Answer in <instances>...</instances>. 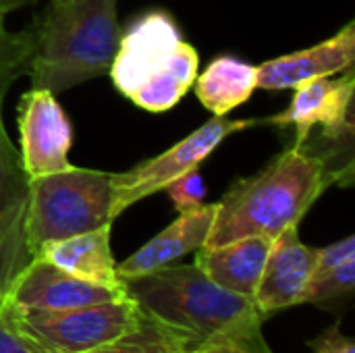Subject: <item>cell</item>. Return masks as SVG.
Returning a JSON list of instances; mask_svg holds the SVG:
<instances>
[{"label":"cell","mask_w":355,"mask_h":353,"mask_svg":"<svg viewBox=\"0 0 355 353\" xmlns=\"http://www.w3.org/2000/svg\"><path fill=\"white\" fill-rule=\"evenodd\" d=\"M123 285L127 298L185 352L233 343L256 353H272L262 337L264 316L256 304L220 287L196 264L164 266Z\"/></svg>","instance_id":"obj_1"},{"label":"cell","mask_w":355,"mask_h":353,"mask_svg":"<svg viewBox=\"0 0 355 353\" xmlns=\"http://www.w3.org/2000/svg\"><path fill=\"white\" fill-rule=\"evenodd\" d=\"M339 179L327 160L308 148L291 146L258 175L239 179L220 202L204 248L243 237L277 239L302 223L314 202Z\"/></svg>","instance_id":"obj_2"},{"label":"cell","mask_w":355,"mask_h":353,"mask_svg":"<svg viewBox=\"0 0 355 353\" xmlns=\"http://www.w3.org/2000/svg\"><path fill=\"white\" fill-rule=\"evenodd\" d=\"M116 0H50L31 35V87L52 94L110 71L121 40Z\"/></svg>","instance_id":"obj_3"},{"label":"cell","mask_w":355,"mask_h":353,"mask_svg":"<svg viewBox=\"0 0 355 353\" xmlns=\"http://www.w3.org/2000/svg\"><path fill=\"white\" fill-rule=\"evenodd\" d=\"M198 50L166 10H148L121 31L110 64L114 87L148 112H164L181 102L198 77Z\"/></svg>","instance_id":"obj_4"},{"label":"cell","mask_w":355,"mask_h":353,"mask_svg":"<svg viewBox=\"0 0 355 353\" xmlns=\"http://www.w3.org/2000/svg\"><path fill=\"white\" fill-rule=\"evenodd\" d=\"M114 218V173L71 164L29 179L27 246L33 258L44 243L96 231Z\"/></svg>","instance_id":"obj_5"},{"label":"cell","mask_w":355,"mask_h":353,"mask_svg":"<svg viewBox=\"0 0 355 353\" xmlns=\"http://www.w3.org/2000/svg\"><path fill=\"white\" fill-rule=\"evenodd\" d=\"M15 327L44 353H89L139 333L148 316L131 298L73 310H12Z\"/></svg>","instance_id":"obj_6"},{"label":"cell","mask_w":355,"mask_h":353,"mask_svg":"<svg viewBox=\"0 0 355 353\" xmlns=\"http://www.w3.org/2000/svg\"><path fill=\"white\" fill-rule=\"evenodd\" d=\"M266 125V119H227L214 117L166 152L148 158L125 173H114V216L156 191H164L171 181L198 169L229 135L250 127Z\"/></svg>","instance_id":"obj_7"},{"label":"cell","mask_w":355,"mask_h":353,"mask_svg":"<svg viewBox=\"0 0 355 353\" xmlns=\"http://www.w3.org/2000/svg\"><path fill=\"white\" fill-rule=\"evenodd\" d=\"M354 89L355 77L352 69L337 79H310L295 87L291 104L283 112L268 117L266 125L293 127V146H302L306 139H310L314 127H322L320 139H354Z\"/></svg>","instance_id":"obj_8"},{"label":"cell","mask_w":355,"mask_h":353,"mask_svg":"<svg viewBox=\"0 0 355 353\" xmlns=\"http://www.w3.org/2000/svg\"><path fill=\"white\" fill-rule=\"evenodd\" d=\"M73 129L56 102V94L31 87L19 102V156L29 179L71 166Z\"/></svg>","instance_id":"obj_9"},{"label":"cell","mask_w":355,"mask_h":353,"mask_svg":"<svg viewBox=\"0 0 355 353\" xmlns=\"http://www.w3.org/2000/svg\"><path fill=\"white\" fill-rule=\"evenodd\" d=\"M6 89H0V291L4 293L10 281L33 260L27 246V206L29 177L23 169L19 150L10 141L2 121V100Z\"/></svg>","instance_id":"obj_10"},{"label":"cell","mask_w":355,"mask_h":353,"mask_svg":"<svg viewBox=\"0 0 355 353\" xmlns=\"http://www.w3.org/2000/svg\"><path fill=\"white\" fill-rule=\"evenodd\" d=\"M125 287H106L79 279L44 258H33L6 287L4 302L12 310H73L125 298Z\"/></svg>","instance_id":"obj_11"},{"label":"cell","mask_w":355,"mask_h":353,"mask_svg":"<svg viewBox=\"0 0 355 353\" xmlns=\"http://www.w3.org/2000/svg\"><path fill=\"white\" fill-rule=\"evenodd\" d=\"M316 248L302 243L297 227L283 231L268 252L254 304L266 318L272 312L302 304L304 291L314 277Z\"/></svg>","instance_id":"obj_12"},{"label":"cell","mask_w":355,"mask_h":353,"mask_svg":"<svg viewBox=\"0 0 355 353\" xmlns=\"http://www.w3.org/2000/svg\"><path fill=\"white\" fill-rule=\"evenodd\" d=\"M355 60V23L349 21L329 40L258 64V87L268 92L297 85L352 69Z\"/></svg>","instance_id":"obj_13"},{"label":"cell","mask_w":355,"mask_h":353,"mask_svg":"<svg viewBox=\"0 0 355 353\" xmlns=\"http://www.w3.org/2000/svg\"><path fill=\"white\" fill-rule=\"evenodd\" d=\"M216 214V204H202L196 210L179 212V218L160 231L154 239L131 254L123 264H116V275L121 281L137 279L158 268L171 266L175 260L189 252H198L206 246L212 223Z\"/></svg>","instance_id":"obj_14"},{"label":"cell","mask_w":355,"mask_h":353,"mask_svg":"<svg viewBox=\"0 0 355 353\" xmlns=\"http://www.w3.org/2000/svg\"><path fill=\"white\" fill-rule=\"evenodd\" d=\"M272 241L268 237H243L216 248H200L196 266L220 287L254 302Z\"/></svg>","instance_id":"obj_15"},{"label":"cell","mask_w":355,"mask_h":353,"mask_svg":"<svg viewBox=\"0 0 355 353\" xmlns=\"http://www.w3.org/2000/svg\"><path fill=\"white\" fill-rule=\"evenodd\" d=\"M110 227L106 225L89 233L44 243L35 258H44L79 279L123 289L125 285L116 275V262L110 250Z\"/></svg>","instance_id":"obj_16"},{"label":"cell","mask_w":355,"mask_h":353,"mask_svg":"<svg viewBox=\"0 0 355 353\" xmlns=\"http://www.w3.org/2000/svg\"><path fill=\"white\" fill-rule=\"evenodd\" d=\"M196 96L214 117H227L258 89V67L225 54L214 58L193 81Z\"/></svg>","instance_id":"obj_17"},{"label":"cell","mask_w":355,"mask_h":353,"mask_svg":"<svg viewBox=\"0 0 355 353\" xmlns=\"http://www.w3.org/2000/svg\"><path fill=\"white\" fill-rule=\"evenodd\" d=\"M183 345L148 318V325L129 337L89 353H183Z\"/></svg>","instance_id":"obj_18"},{"label":"cell","mask_w":355,"mask_h":353,"mask_svg":"<svg viewBox=\"0 0 355 353\" xmlns=\"http://www.w3.org/2000/svg\"><path fill=\"white\" fill-rule=\"evenodd\" d=\"M355 287V260H349L320 277H314L302 298V304H320L329 300H337L341 295L352 293Z\"/></svg>","instance_id":"obj_19"},{"label":"cell","mask_w":355,"mask_h":353,"mask_svg":"<svg viewBox=\"0 0 355 353\" xmlns=\"http://www.w3.org/2000/svg\"><path fill=\"white\" fill-rule=\"evenodd\" d=\"M164 191L168 193V198L173 200V204L179 212L200 208L206 198V187H204L200 166L191 169V171L183 173L181 177H177L175 181H171Z\"/></svg>","instance_id":"obj_20"},{"label":"cell","mask_w":355,"mask_h":353,"mask_svg":"<svg viewBox=\"0 0 355 353\" xmlns=\"http://www.w3.org/2000/svg\"><path fill=\"white\" fill-rule=\"evenodd\" d=\"M0 353H44L15 327L2 291H0Z\"/></svg>","instance_id":"obj_21"},{"label":"cell","mask_w":355,"mask_h":353,"mask_svg":"<svg viewBox=\"0 0 355 353\" xmlns=\"http://www.w3.org/2000/svg\"><path fill=\"white\" fill-rule=\"evenodd\" d=\"M349 260H355V237L347 235L345 239L331 243L322 250H316V264H314V277H320ZM312 277V279H314Z\"/></svg>","instance_id":"obj_22"},{"label":"cell","mask_w":355,"mask_h":353,"mask_svg":"<svg viewBox=\"0 0 355 353\" xmlns=\"http://www.w3.org/2000/svg\"><path fill=\"white\" fill-rule=\"evenodd\" d=\"M310 345L314 347V353H355V341L339 331V325L331 327Z\"/></svg>","instance_id":"obj_23"},{"label":"cell","mask_w":355,"mask_h":353,"mask_svg":"<svg viewBox=\"0 0 355 353\" xmlns=\"http://www.w3.org/2000/svg\"><path fill=\"white\" fill-rule=\"evenodd\" d=\"M185 353H256L252 350H245V347H239V345H233V343H212V345H200V347H193Z\"/></svg>","instance_id":"obj_24"},{"label":"cell","mask_w":355,"mask_h":353,"mask_svg":"<svg viewBox=\"0 0 355 353\" xmlns=\"http://www.w3.org/2000/svg\"><path fill=\"white\" fill-rule=\"evenodd\" d=\"M35 2H40V0H0V15L12 12L17 8L29 6V4H35Z\"/></svg>","instance_id":"obj_25"}]
</instances>
